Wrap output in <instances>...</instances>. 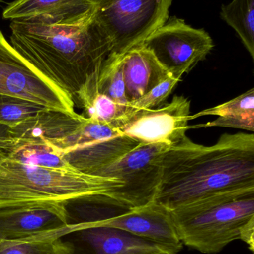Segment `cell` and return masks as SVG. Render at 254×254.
<instances>
[{"mask_svg":"<svg viewBox=\"0 0 254 254\" xmlns=\"http://www.w3.org/2000/svg\"><path fill=\"white\" fill-rule=\"evenodd\" d=\"M253 187V133L225 134L210 146L185 136L164 155L154 202L171 210L219 192Z\"/></svg>","mask_w":254,"mask_h":254,"instance_id":"obj_1","label":"cell"},{"mask_svg":"<svg viewBox=\"0 0 254 254\" xmlns=\"http://www.w3.org/2000/svg\"><path fill=\"white\" fill-rule=\"evenodd\" d=\"M10 28V43L16 52L73 101L111 52L110 40L92 13L81 20L63 23L16 19Z\"/></svg>","mask_w":254,"mask_h":254,"instance_id":"obj_2","label":"cell"},{"mask_svg":"<svg viewBox=\"0 0 254 254\" xmlns=\"http://www.w3.org/2000/svg\"><path fill=\"white\" fill-rule=\"evenodd\" d=\"M183 245L216 254L237 240L254 252V187L214 194L170 210Z\"/></svg>","mask_w":254,"mask_h":254,"instance_id":"obj_3","label":"cell"},{"mask_svg":"<svg viewBox=\"0 0 254 254\" xmlns=\"http://www.w3.org/2000/svg\"><path fill=\"white\" fill-rule=\"evenodd\" d=\"M123 185L115 178L58 170L16 161L8 154L0 158V208L28 204L67 206L107 195Z\"/></svg>","mask_w":254,"mask_h":254,"instance_id":"obj_4","label":"cell"},{"mask_svg":"<svg viewBox=\"0 0 254 254\" xmlns=\"http://www.w3.org/2000/svg\"><path fill=\"white\" fill-rule=\"evenodd\" d=\"M67 209L70 225H105L149 240L169 253L177 254L183 249L170 210L156 203L132 208L101 195L73 203Z\"/></svg>","mask_w":254,"mask_h":254,"instance_id":"obj_5","label":"cell"},{"mask_svg":"<svg viewBox=\"0 0 254 254\" xmlns=\"http://www.w3.org/2000/svg\"><path fill=\"white\" fill-rule=\"evenodd\" d=\"M172 0H94L92 16L111 45L108 57L119 58L162 26Z\"/></svg>","mask_w":254,"mask_h":254,"instance_id":"obj_6","label":"cell"},{"mask_svg":"<svg viewBox=\"0 0 254 254\" xmlns=\"http://www.w3.org/2000/svg\"><path fill=\"white\" fill-rule=\"evenodd\" d=\"M171 145L140 143L132 150L101 170L96 176L115 178L123 185L110 196L132 208L154 202L162 178L163 159Z\"/></svg>","mask_w":254,"mask_h":254,"instance_id":"obj_7","label":"cell"},{"mask_svg":"<svg viewBox=\"0 0 254 254\" xmlns=\"http://www.w3.org/2000/svg\"><path fill=\"white\" fill-rule=\"evenodd\" d=\"M49 143L76 170L93 176L140 144L113 125L87 118L75 132Z\"/></svg>","mask_w":254,"mask_h":254,"instance_id":"obj_8","label":"cell"},{"mask_svg":"<svg viewBox=\"0 0 254 254\" xmlns=\"http://www.w3.org/2000/svg\"><path fill=\"white\" fill-rule=\"evenodd\" d=\"M140 46L150 51L170 75L180 80L207 58L214 45L207 31L192 28L174 16Z\"/></svg>","mask_w":254,"mask_h":254,"instance_id":"obj_9","label":"cell"},{"mask_svg":"<svg viewBox=\"0 0 254 254\" xmlns=\"http://www.w3.org/2000/svg\"><path fill=\"white\" fill-rule=\"evenodd\" d=\"M0 94L19 97L51 110L76 114L71 97L34 71L0 31Z\"/></svg>","mask_w":254,"mask_h":254,"instance_id":"obj_10","label":"cell"},{"mask_svg":"<svg viewBox=\"0 0 254 254\" xmlns=\"http://www.w3.org/2000/svg\"><path fill=\"white\" fill-rule=\"evenodd\" d=\"M190 116V101L176 95L160 108L132 109L116 128L140 143L172 145L186 136Z\"/></svg>","mask_w":254,"mask_h":254,"instance_id":"obj_11","label":"cell"},{"mask_svg":"<svg viewBox=\"0 0 254 254\" xmlns=\"http://www.w3.org/2000/svg\"><path fill=\"white\" fill-rule=\"evenodd\" d=\"M67 207L28 204L0 208V241L31 238L50 233L73 232Z\"/></svg>","mask_w":254,"mask_h":254,"instance_id":"obj_12","label":"cell"},{"mask_svg":"<svg viewBox=\"0 0 254 254\" xmlns=\"http://www.w3.org/2000/svg\"><path fill=\"white\" fill-rule=\"evenodd\" d=\"M81 254H155L166 252L155 243L127 231L95 224H73Z\"/></svg>","mask_w":254,"mask_h":254,"instance_id":"obj_13","label":"cell"},{"mask_svg":"<svg viewBox=\"0 0 254 254\" xmlns=\"http://www.w3.org/2000/svg\"><path fill=\"white\" fill-rule=\"evenodd\" d=\"M94 0H15L3 11L4 19H39L56 23L90 16Z\"/></svg>","mask_w":254,"mask_h":254,"instance_id":"obj_14","label":"cell"},{"mask_svg":"<svg viewBox=\"0 0 254 254\" xmlns=\"http://www.w3.org/2000/svg\"><path fill=\"white\" fill-rule=\"evenodd\" d=\"M82 115H70L46 109L6 130V135L19 141L51 142L75 132L85 120Z\"/></svg>","mask_w":254,"mask_h":254,"instance_id":"obj_15","label":"cell"},{"mask_svg":"<svg viewBox=\"0 0 254 254\" xmlns=\"http://www.w3.org/2000/svg\"><path fill=\"white\" fill-rule=\"evenodd\" d=\"M122 66L129 102L141 98L170 75L152 52L142 46L122 55Z\"/></svg>","mask_w":254,"mask_h":254,"instance_id":"obj_16","label":"cell"},{"mask_svg":"<svg viewBox=\"0 0 254 254\" xmlns=\"http://www.w3.org/2000/svg\"><path fill=\"white\" fill-rule=\"evenodd\" d=\"M101 68L89 77L73 100L84 110L85 118L107 125H116L132 108H125L101 93L98 89V79Z\"/></svg>","mask_w":254,"mask_h":254,"instance_id":"obj_17","label":"cell"},{"mask_svg":"<svg viewBox=\"0 0 254 254\" xmlns=\"http://www.w3.org/2000/svg\"><path fill=\"white\" fill-rule=\"evenodd\" d=\"M63 233H50L31 238L0 241V254H74L73 243L62 240Z\"/></svg>","mask_w":254,"mask_h":254,"instance_id":"obj_18","label":"cell"},{"mask_svg":"<svg viewBox=\"0 0 254 254\" xmlns=\"http://www.w3.org/2000/svg\"><path fill=\"white\" fill-rule=\"evenodd\" d=\"M221 16L235 30L254 60V0H233L222 6Z\"/></svg>","mask_w":254,"mask_h":254,"instance_id":"obj_19","label":"cell"},{"mask_svg":"<svg viewBox=\"0 0 254 254\" xmlns=\"http://www.w3.org/2000/svg\"><path fill=\"white\" fill-rule=\"evenodd\" d=\"M98 89L119 105L131 108L126 96L122 56L119 58L108 57L104 61L98 76Z\"/></svg>","mask_w":254,"mask_h":254,"instance_id":"obj_20","label":"cell"},{"mask_svg":"<svg viewBox=\"0 0 254 254\" xmlns=\"http://www.w3.org/2000/svg\"><path fill=\"white\" fill-rule=\"evenodd\" d=\"M46 109L24 98L0 94V126H15Z\"/></svg>","mask_w":254,"mask_h":254,"instance_id":"obj_21","label":"cell"},{"mask_svg":"<svg viewBox=\"0 0 254 254\" xmlns=\"http://www.w3.org/2000/svg\"><path fill=\"white\" fill-rule=\"evenodd\" d=\"M249 114H254V89H251L225 104L202 110L190 116L189 119L194 120L207 116H243Z\"/></svg>","mask_w":254,"mask_h":254,"instance_id":"obj_22","label":"cell"},{"mask_svg":"<svg viewBox=\"0 0 254 254\" xmlns=\"http://www.w3.org/2000/svg\"><path fill=\"white\" fill-rule=\"evenodd\" d=\"M180 80L172 76H169L165 80L154 87L147 94L136 101L130 102V107L134 110L155 109L169 96Z\"/></svg>","mask_w":254,"mask_h":254,"instance_id":"obj_23","label":"cell"},{"mask_svg":"<svg viewBox=\"0 0 254 254\" xmlns=\"http://www.w3.org/2000/svg\"><path fill=\"white\" fill-rule=\"evenodd\" d=\"M208 127H227V128H240V129L254 131V114L243 116H219L213 122L202 125H192L190 128H208Z\"/></svg>","mask_w":254,"mask_h":254,"instance_id":"obj_24","label":"cell"},{"mask_svg":"<svg viewBox=\"0 0 254 254\" xmlns=\"http://www.w3.org/2000/svg\"><path fill=\"white\" fill-rule=\"evenodd\" d=\"M19 140L6 135H0V158L8 154Z\"/></svg>","mask_w":254,"mask_h":254,"instance_id":"obj_25","label":"cell"},{"mask_svg":"<svg viewBox=\"0 0 254 254\" xmlns=\"http://www.w3.org/2000/svg\"><path fill=\"white\" fill-rule=\"evenodd\" d=\"M155 254H171V253H169V252H161V253Z\"/></svg>","mask_w":254,"mask_h":254,"instance_id":"obj_26","label":"cell"},{"mask_svg":"<svg viewBox=\"0 0 254 254\" xmlns=\"http://www.w3.org/2000/svg\"><path fill=\"white\" fill-rule=\"evenodd\" d=\"M2 1V0H0V1Z\"/></svg>","mask_w":254,"mask_h":254,"instance_id":"obj_27","label":"cell"}]
</instances>
